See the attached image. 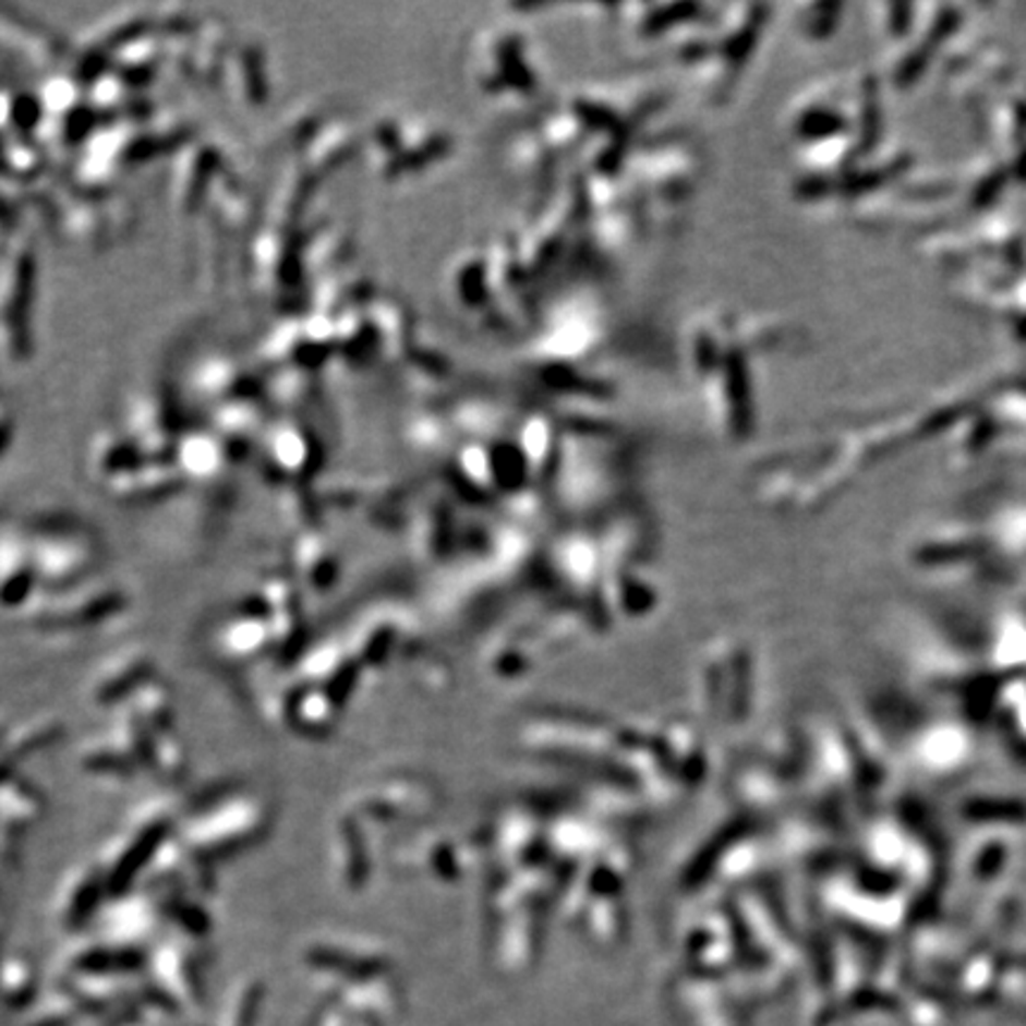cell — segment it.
I'll return each instance as SVG.
<instances>
[{
  "mask_svg": "<svg viewBox=\"0 0 1026 1026\" xmlns=\"http://www.w3.org/2000/svg\"><path fill=\"white\" fill-rule=\"evenodd\" d=\"M82 765L86 772H93V775L114 777H131L141 770L136 761L122 749V744L114 741V737L108 744H96L93 749H88L82 756Z\"/></svg>",
  "mask_w": 1026,
  "mask_h": 1026,
  "instance_id": "ba28073f",
  "label": "cell"
},
{
  "mask_svg": "<svg viewBox=\"0 0 1026 1026\" xmlns=\"http://www.w3.org/2000/svg\"><path fill=\"white\" fill-rule=\"evenodd\" d=\"M169 834V820L167 818H150L145 824L131 834L129 842L119 848L117 858L102 868L105 874V894L124 896L129 894V886L133 879L138 877V870L155 860V856L167 844Z\"/></svg>",
  "mask_w": 1026,
  "mask_h": 1026,
  "instance_id": "6da1fadb",
  "label": "cell"
},
{
  "mask_svg": "<svg viewBox=\"0 0 1026 1026\" xmlns=\"http://www.w3.org/2000/svg\"><path fill=\"white\" fill-rule=\"evenodd\" d=\"M153 673V661L141 649H129L117 654L105 663V668L98 673L96 683L90 687V697L96 703L105 705L112 703L117 699L129 697L131 691L136 695V689L143 687L150 679Z\"/></svg>",
  "mask_w": 1026,
  "mask_h": 1026,
  "instance_id": "7a4b0ae2",
  "label": "cell"
},
{
  "mask_svg": "<svg viewBox=\"0 0 1026 1026\" xmlns=\"http://www.w3.org/2000/svg\"><path fill=\"white\" fill-rule=\"evenodd\" d=\"M131 711L145 725L153 737H162L174 727V703H171L169 689L162 683L148 679L133 695Z\"/></svg>",
  "mask_w": 1026,
  "mask_h": 1026,
  "instance_id": "52a82bcc",
  "label": "cell"
},
{
  "mask_svg": "<svg viewBox=\"0 0 1026 1026\" xmlns=\"http://www.w3.org/2000/svg\"><path fill=\"white\" fill-rule=\"evenodd\" d=\"M8 735H10V725H8L5 717H0V749H3Z\"/></svg>",
  "mask_w": 1026,
  "mask_h": 1026,
  "instance_id": "30bf717a",
  "label": "cell"
},
{
  "mask_svg": "<svg viewBox=\"0 0 1026 1026\" xmlns=\"http://www.w3.org/2000/svg\"><path fill=\"white\" fill-rule=\"evenodd\" d=\"M34 584H38V578L29 546H20L17 542L0 544V606L15 608L26 604Z\"/></svg>",
  "mask_w": 1026,
  "mask_h": 1026,
  "instance_id": "3957f363",
  "label": "cell"
},
{
  "mask_svg": "<svg viewBox=\"0 0 1026 1026\" xmlns=\"http://www.w3.org/2000/svg\"><path fill=\"white\" fill-rule=\"evenodd\" d=\"M189 765V753H185L183 744L174 737V732H167L162 737H155L153 746V768L162 772L167 780L181 777Z\"/></svg>",
  "mask_w": 1026,
  "mask_h": 1026,
  "instance_id": "9c48e42d",
  "label": "cell"
},
{
  "mask_svg": "<svg viewBox=\"0 0 1026 1026\" xmlns=\"http://www.w3.org/2000/svg\"><path fill=\"white\" fill-rule=\"evenodd\" d=\"M60 910L70 925L82 922L86 915L98 905L100 894H105V874L98 865H84L79 868L62 886Z\"/></svg>",
  "mask_w": 1026,
  "mask_h": 1026,
  "instance_id": "8992f818",
  "label": "cell"
},
{
  "mask_svg": "<svg viewBox=\"0 0 1026 1026\" xmlns=\"http://www.w3.org/2000/svg\"><path fill=\"white\" fill-rule=\"evenodd\" d=\"M44 796L24 777H10L0 784V830L22 832L41 816Z\"/></svg>",
  "mask_w": 1026,
  "mask_h": 1026,
  "instance_id": "5b68a950",
  "label": "cell"
},
{
  "mask_svg": "<svg viewBox=\"0 0 1026 1026\" xmlns=\"http://www.w3.org/2000/svg\"><path fill=\"white\" fill-rule=\"evenodd\" d=\"M60 735H62V723L56 721V717H48V721H32L22 725L17 732L10 729L3 749H0V784L10 777H15V768L17 763L24 761V758L48 749L50 744L58 741Z\"/></svg>",
  "mask_w": 1026,
  "mask_h": 1026,
  "instance_id": "277c9868",
  "label": "cell"
}]
</instances>
